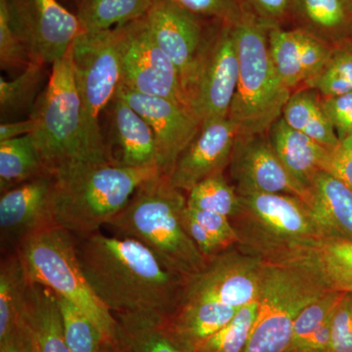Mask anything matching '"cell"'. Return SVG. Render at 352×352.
Instances as JSON below:
<instances>
[{
    "instance_id": "cell-2",
    "label": "cell",
    "mask_w": 352,
    "mask_h": 352,
    "mask_svg": "<svg viewBox=\"0 0 352 352\" xmlns=\"http://www.w3.org/2000/svg\"><path fill=\"white\" fill-rule=\"evenodd\" d=\"M186 204L184 192L159 175L143 183L107 226L116 235L142 243L170 270L187 280L201 272L208 259L182 226Z\"/></svg>"
},
{
    "instance_id": "cell-6",
    "label": "cell",
    "mask_w": 352,
    "mask_h": 352,
    "mask_svg": "<svg viewBox=\"0 0 352 352\" xmlns=\"http://www.w3.org/2000/svg\"><path fill=\"white\" fill-rule=\"evenodd\" d=\"M234 32L239 78L228 118L239 135L265 134L282 117L292 91L271 59L267 28L245 13Z\"/></svg>"
},
{
    "instance_id": "cell-43",
    "label": "cell",
    "mask_w": 352,
    "mask_h": 352,
    "mask_svg": "<svg viewBox=\"0 0 352 352\" xmlns=\"http://www.w3.org/2000/svg\"><path fill=\"white\" fill-rule=\"evenodd\" d=\"M321 103L340 140L352 126V91L321 97Z\"/></svg>"
},
{
    "instance_id": "cell-39",
    "label": "cell",
    "mask_w": 352,
    "mask_h": 352,
    "mask_svg": "<svg viewBox=\"0 0 352 352\" xmlns=\"http://www.w3.org/2000/svg\"><path fill=\"white\" fill-rule=\"evenodd\" d=\"M200 19L236 25L245 15L238 0H168Z\"/></svg>"
},
{
    "instance_id": "cell-5",
    "label": "cell",
    "mask_w": 352,
    "mask_h": 352,
    "mask_svg": "<svg viewBox=\"0 0 352 352\" xmlns=\"http://www.w3.org/2000/svg\"><path fill=\"white\" fill-rule=\"evenodd\" d=\"M157 166L87 164L55 175V223L75 236L98 232L117 217L136 190L159 175Z\"/></svg>"
},
{
    "instance_id": "cell-32",
    "label": "cell",
    "mask_w": 352,
    "mask_h": 352,
    "mask_svg": "<svg viewBox=\"0 0 352 352\" xmlns=\"http://www.w3.org/2000/svg\"><path fill=\"white\" fill-rule=\"evenodd\" d=\"M300 259L314 264L331 289L352 294V241L325 237Z\"/></svg>"
},
{
    "instance_id": "cell-49",
    "label": "cell",
    "mask_w": 352,
    "mask_h": 352,
    "mask_svg": "<svg viewBox=\"0 0 352 352\" xmlns=\"http://www.w3.org/2000/svg\"><path fill=\"white\" fill-rule=\"evenodd\" d=\"M340 147L344 149H352V126L340 140Z\"/></svg>"
},
{
    "instance_id": "cell-42",
    "label": "cell",
    "mask_w": 352,
    "mask_h": 352,
    "mask_svg": "<svg viewBox=\"0 0 352 352\" xmlns=\"http://www.w3.org/2000/svg\"><path fill=\"white\" fill-rule=\"evenodd\" d=\"M187 208L192 217L200 222L224 249L228 250L238 245L239 238L229 217L217 212H206L189 207Z\"/></svg>"
},
{
    "instance_id": "cell-25",
    "label": "cell",
    "mask_w": 352,
    "mask_h": 352,
    "mask_svg": "<svg viewBox=\"0 0 352 352\" xmlns=\"http://www.w3.org/2000/svg\"><path fill=\"white\" fill-rule=\"evenodd\" d=\"M309 207L328 237L352 241V191L326 170L315 175Z\"/></svg>"
},
{
    "instance_id": "cell-13",
    "label": "cell",
    "mask_w": 352,
    "mask_h": 352,
    "mask_svg": "<svg viewBox=\"0 0 352 352\" xmlns=\"http://www.w3.org/2000/svg\"><path fill=\"white\" fill-rule=\"evenodd\" d=\"M263 261L230 248L208 259L204 270L186 280L182 300L210 302L242 308L258 298Z\"/></svg>"
},
{
    "instance_id": "cell-26",
    "label": "cell",
    "mask_w": 352,
    "mask_h": 352,
    "mask_svg": "<svg viewBox=\"0 0 352 352\" xmlns=\"http://www.w3.org/2000/svg\"><path fill=\"white\" fill-rule=\"evenodd\" d=\"M118 352H189L168 329L166 318L153 314H115Z\"/></svg>"
},
{
    "instance_id": "cell-3",
    "label": "cell",
    "mask_w": 352,
    "mask_h": 352,
    "mask_svg": "<svg viewBox=\"0 0 352 352\" xmlns=\"http://www.w3.org/2000/svg\"><path fill=\"white\" fill-rule=\"evenodd\" d=\"M32 133L46 168L53 175L87 164H113L110 153L88 133L85 108L69 52L51 66V73L34 112Z\"/></svg>"
},
{
    "instance_id": "cell-9",
    "label": "cell",
    "mask_w": 352,
    "mask_h": 352,
    "mask_svg": "<svg viewBox=\"0 0 352 352\" xmlns=\"http://www.w3.org/2000/svg\"><path fill=\"white\" fill-rule=\"evenodd\" d=\"M76 85L85 108L92 141L108 150L99 119L122 85V57L117 28L97 32H82L69 50Z\"/></svg>"
},
{
    "instance_id": "cell-44",
    "label": "cell",
    "mask_w": 352,
    "mask_h": 352,
    "mask_svg": "<svg viewBox=\"0 0 352 352\" xmlns=\"http://www.w3.org/2000/svg\"><path fill=\"white\" fill-rule=\"evenodd\" d=\"M182 226L184 227L185 231L188 234L194 244L197 245L199 251L201 252L206 258L210 259L217 256V254H221L222 252L226 251L217 240L208 232L200 222L197 221L192 214H190L188 208L186 207L183 208L182 214Z\"/></svg>"
},
{
    "instance_id": "cell-19",
    "label": "cell",
    "mask_w": 352,
    "mask_h": 352,
    "mask_svg": "<svg viewBox=\"0 0 352 352\" xmlns=\"http://www.w3.org/2000/svg\"><path fill=\"white\" fill-rule=\"evenodd\" d=\"M268 44L278 75L292 92L307 87L321 73L333 48L296 28H271Z\"/></svg>"
},
{
    "instance_id": "cell-41",
    "label": "cell",
    "mask_w": 352,
    "mask_h": 352,
    "mask_svg": "<svg viewBox=\"0 0 352 352\" xmlns=\"http://www.w3.org/2000/svg\"><path fill=\"white\" fill-rule=\"evenodd\" d=\"M328 352H352V294L344 293L336 308Z\"/></svg>"
},
{
    "instance_id": "cell-31",
    "label": "cell",
    "mask_w": 352,
    "mask_h": 352,
    "mask_svg": "<svg viewBox=\"0 0 352 352\" xmlns=\"http://www.w3.org/2000/svg\"><path fill=\"white\" fill-rule=\"evenodd\" d=\"M46 67L34 62L12 80L0 78L1 122H12L22 113L32 115L44 90Z\"/></svg>"
},
{
    "instance_id": "cell-38",
    "label": "cell",
    "mask_w": 352,
    "mask_h": 352,
    "mask_svg": "<svg viewBox=\"0 0 352 352\" xmlns=\"http://www.w3.org/2000/svg\"><path fill=\"white\" fill-rule=\"evenodd\" d=\"M34 62L14 30L6 0H0V67L2 71L22 73Z\"/></svg>"
},
{
    "instance_id": "cell-21",
    "label": "cell",
    "mask_w": 352,
    "mask_h": 352,
    "mask_svg": "<svg viewBox=\"0 0 352 352\" xmlns=\"http://www.w3.org/2000/svg\"><path fill=\"white\" fill-rule=\"evenodd\" d=\"M266 134L289 175L305 188L310 190L315 175L325 168L331 150L292 129L282 117L270 126Z\"/></svg>"
},
{
    "instance_id": "cell-30",
    "label": "cell",
    "mask_w": 352,
    "mask_h": 352,
    "mask_svg": "<svg viewBox=\"0 0 352 352\" xmlns=\"http://www.w3.org/2000/svg\"><path fill=\"white\" fill-rule=\"evenodd\" d=\"M154 0H80L78 18L82 32L115 29L144 17Z\"/></svg>"
},
{
    "instance_id": "cell-14",
    "label": "cell",
    "mask_w": 352,
    "mask_h": 352,
    "mask_svg": "<svg viewBox=\"0 0 352 352\" xmlns=\"http://www.w3.org/2000/svg\"><path fill=\"white\" fill-rule=\"evenodd\" d=\"M231 178L239 195L286 194L309 206L311 191L302 186L285 168L273 150L267 134L239 135L229 163Z\"/></svg>"
},
{
    "instance_id": "cell-17",
    "label": "cell",
    "mask_w": 352,
    "mask_h": 352,
    "mask_svg": "<svg viewBox=\"0 0 352 352\" xmlns=\"http://www.w3.org/2000/svg\"><path fill=\"white\" fill-rule=\"evenodd\" d=\"M145 19L155 41L178 69L184 89L210 32L200 18L168 0H154Z\"/></svg>"
},
{
    "instance_id": "cell-27",
    "label": "cell",
    "mask_w": 352,
    "mask_h": 352,
    "mask_svg": "<svg viewBox=\"0 0 352 352\" xmlns=\"http://www.w3.org/2000/svg\"><path fill=\"white\" fill-rule=\"evenodd\" d=\"M282 118L292 129L327 149L339 147L340 139L322 106L320 95L311 88L302 87L292 92Z\"/></svg>"
},
{
    "instance_id": "cell-45",
    "label": "cell",
    "mask_w": 352,
    "mask_h": 352,
    "mask_svg": "<svg viewBox=\"0 0 352 352\" xmlns=\"http://www.w3.org/2000/svg\"><path fill=\"white\" fill-rule=\"evenodd\" d=\"M324 170L337 176L352 191V149L339 146L331 150Z\"/></svg>"
},
{
    "instance_id": "cell-10",
    "label": "cell",
    "mask_w": 352,
    "mask_h": 352,
    "mask_svg": "<svg viewBox=\"0 0 352 352\" xmlns=\"http://www.w3.org/2000/svg\"><path fill=\"white\" fill-rule=\"evenodd\" d=\"M239 78V58L234 25L219 24L210 32L185 85L189 110L200 122L228 118Z\"/></svg>"
},
{
    "instance_id": "cell-24",
    "label": "cell",
    "mask_w": 352,
    "mask_h": 352,
    "mask_svg": "<svg viewBox=\"0 0 352 352\" xmlns=\"http://www.w3.org/2000/svg\"><path fill=\"white\" fill-rule=\"evenodd\" d=\"M240 309L217 302L182 300L166 323L177 342L193 352L200 342L230 323Z\"/></svg>"
},
{
    "instance_id": "cell-16",
    "label": "cell",
    "mask_w": 352,
    "mask_h": 352,
    "mask_svg": "<svg viewBox=\"0 0 352 352\" xmlns=\"http://www.w3.org/2000/svg\"><path fill=\"white\" fill-rule=\"evenodd\" d=\"M117 94L151 127L160 175L170 177L178 157L198 133L200 122L189 109L171 99L138 94L122 85Z\"/></svg>"
},
{
    "instance_id": "cell-20",
    "label": "cell",
    "mask_w": 352,
    "mask_h": 352,
    "mask_svg": "<svg viewBox=\"0 0 352 352\" xmlns=\"http://www.w3.org/2000/svg\"><path fill=\"white\" fill-rule=\"evenodd\" d=\"M110 106L111 142L117 147L113 163L126 168L157 166L156 140L148 122L120 95Z\"/></svg>"
},
{
    "instance_id": "cell-12",
    "label": "cell",
    "mask_w": 352,
    "mask_h": 352,
    "mask_svg": "<svg viewBox=\"0 0 352 352\" xmlns=\"http://www.w3.org/2000/svg\"><path fill=\"white\" fill-rule=\"evenodd\" d=\"M14 30L32 61L52 66L82 32L78 16L58 0H6Z\"/></svg>"
},
{
    "instance_id": "cell-22",
    "label": "cell",
    "mask_w": 352,
    "mask_h": 352,
    "mask_svg": "<svg viewBox=\"0 0 352 352\" xmlns=\"http://www.w3.org/2000/svg\"><path fill=\"white\" fill-rule=\"evenodd\" d=\"M21 321L32 352H72L65 339L56 296L51 289L31 282Z\"/></svg>"
},
{
    "instance_id": "cell-18",
    "label": "cell",
    "mask_w": 352,
    "mask_h": 352,
    "mask_svg": "<svg viewBox=\"0 0 352 352\" xmlns=\"http://www.w3.org/2000/svg\"><path fill=\"white\" fill-rule=\"evenodd\" d=\"M237 135L229 118L201 124L168 178L171 186L187 193L210 176L223 173L230 163Z\"/></svg>"
},
{
    "instance_id": "cell-47",
    "label": "cell",
    "mask_w": 352,
    "mask_h": 352,
    "mask_svg": "<svg viewBox=\"0 0 352 352\" xmlns=\"http://www.w3.org/2000/svg\"><path fill=\"white\" fill-rule=\"evenodd\" d=\"M0 352H32L31 342L22 321L15 330L0 340Z\"/></svg>"
},
{
    "instance_id": "cell-7",
    "label": "cell",
    "mask_w": 352,
    "mask_h": 352,
    "mask_svg": "<svg viewBox=\"0 0 352 352\" xmlns=\"http://www.w3.org/2000/svg\"><path fill=\"white\" fill-rule=\"evenodd\" d=\"M330 291L320 271L305 259L263 261L258 317L244 352H288L296 317Z\"/></svg>"
},
{
    "instance_id": "cell-51",
    "label": "cell",
    "mask_w": 352,
    "mask_h": 352,
    "mask_svg": "<svg viewBox=\"0 0 352 352\" xmlns=\"http://www.w3.org/2000/svg\"><path fill=\"white\" fill-rule=\"evenodd\" d=\"M318 352H328V351H318Z\"/></svg>"
},
{
    "instance_id": "cell-52",
    "label": "cell",
    "mask_w": 352,
    "mask_h": 352,
    "mask_svg": "<svg viewBox=\"0 0 352 352\" xmlns=\"http://www.w3.org/2000/svg\"><path fill=\"white\" fill-rule=\"evenodd\" d=\"M349 1H351V3H352V0H349Z\"/></svg>"
},
{
    "instance_id": "cell-50",
    "label": "cell",
    "mask_w": 352,
    "mask_h": 352,
    "mask_svg": "<svg viewBox=\"0 0 352 352\" xmlns=\"http://www.w3.org/2000/svg\"><path fill=\"white\" fill-rule=\"evenodd\" d=\"M101 352H118L117 347H116L115 342H108L105 346L102 349Z\"/></svg>"
},
{
    "instance_id": "cell-29",
    "label": "cell",
    "mask_w": 352,
    "mask_h": 352,
    "mask_svg": "<svg viewBox=\"0 0 352 352\" xmlns=\"http://www.w3.org/2000/svg\"><path fill=\"white\" fill-rule=\"evenodd\" d=\"M30 284L18 252L4 254L0 263V340L19 324Z\"/></svg>"
},
{
    "instance_id": "cell-37",
    "label": "cell",
    "mask_w": 352,
    "mask_h": 352,
    "mask_svg": "<svg viewBox=\"0 0 352 352\" xmlns=\"http://www.w3.org/2000/svg\"><path fill=\"white\" fill-rule=\"evenodd\" d=\"M344 293L330 291L309 303L296 317L288 352H295L305 340L335 314Z\"/></svg>"
},
{
    "instance_id": "cell-33",
    "label": "cell",
    "mask_w": 352,
    "mask_h": 352,
    "mask_svg": "<svg viewBox=\"0 0 352 352\" xmlns=\"http://www.w3.org/2000/svg\"><path fill=\"white\" fill-rule=\"evenodd\" d=\"M55 296L61 314L65 339L72 352H101L111 340L80 308L66 298Z\"/></svg>"
},
{
    "instance_id": "cell-35",
    "label": "cell",
    "mask_w": 352,
    "mask_h": 352,
    "mask_svg": "<svg viewBox=\"0 0 352 352\" xmlns=\"http://www.w3.org/2000/svg\"><path fill=\"white\" fill-rule=\"evenodd\" d=\"M258 311V300L241 308L230 323L200 342L193 352H244Z\"/></svg>"
},
{
    "instance_id": "cell-4",
    "label": "cell",
    "mask_w": 352,
    "mask_h": 352,
    "mask_svg": "<svg viewBox=\"0 0 352 352\" xmlns=\"http://www.w3.org/2000/svg\"><path fill=\"white\" fill-rule=\"evenodd\" d=\"M230 220L239 238L236 247L264 263L303 258L328 237L309 206L286 194L241 195Z\"/></svg>"
},
{
    "instance_id": "cell-28",
    "label": "cell",
    "mask_w": 352,
    "mask_h": 352,
    "mask_svg": "<svg viewBox=\"0 0 352 352\" xmlns=\"http://www.w3.org/2000/svg\"><path fill=\"white\" fill-rule=\"evenodd\" d=\"M45 175L46 168L32 134L0 142V191Z\"/></svg>"
},
{
    "instance_id": "cell-36",
    "label": "cell",
    "mask_w": 352,
    "mask_h": 352,
    "mask_svg": "<svg viewBox=\"0 0 352 352\" xmlns=\"http://www.w3.org/2000/svg\"><path fill=\"white\" fill-rule=\"evenodd\" d=\"M307 87L324 98L352 91V39L333 48L327 64Z\"/></svg>"
},
{
    "instance_id": "cell-23",
    "label": "cell",
    "mask_w": 352,
    "mask_h": 352,
    "mask_svg": "<svg viewBox=\"0 0 352 352\" xmlns=\"http://www.w3.org/2000/svg\"><path fill=\"white\" fill-rule=\"evenodd\" d=\"M291 17L296 29L332 47L352 39L349 0H293Z\"/></svg>"
},
{
    "instance_id": "cell-48",
    "label": "cell",
    "mask_w": 352,
    "mask_h": 352,
    "mask_svg": "<svg viewBox=\"0 0 352 352\" xmlns=\"http://www.w3.org/2000/svg\"><path fill=\"white\" fill-rule=\"evenodd\" d=\"M36 129V120L32 117L25 120L1 122L0 124V142L34 133Z\"/></svg>"
},
{
    "instance_id": "cell-34",
    "label": "cell",
    "mask_w": 352,
    "mask_h": 352,
    "mask_svg": "<svg viewBox=\"0 0 352 352\" xmlns=\"http://www.w3.org/2000/svg\"><path fill=\"white\" fill-rule=\"evenodd\" d=\"M187 207L233 217L240 208V196L223 173L210 176L187 192Z\"/></svg>"
},
{
    "instance_id": "cell-46",
    "label": "cell",
    "mask_w": 352,
    "mask_h": 352,
    "mask_svg": "<svg viewBox=\"0 0 352 352\" xmlns=\"http://www.w3.org/2000/svg\"><path fill=\"white\" fill-rule=\"evenodd\" d=\"M333 316L315 330L295 352L329 351L332 336Z\"/></svg>"
},
{
    "instance_id": "cell-11",
    "label": "cell",
    "mask_w": 352,
    "mask_h": 352,
    "mask_svg": "<svg viewBox=\"0 0 352 352\" xmlns=\"http://www.w3.org/2000/svg\"><path fill=\"white\" fill-rule=\"evenodd\" d=\"M117 29L122 85L138 94L171 99L189 109L178 69L155 41L145 16Z\"/></svg>"
},
{
    "instance_id": "cell-8",
    "label": "cell",
    "mask_w": 352,
    "mask_h": 352,
    "mask_svg": "<svg viewBox=\"0 0 352 352\" xmlns=\"http://www.w3.org/2000/svg\"><path fill=\"white\" fill-rule=\"evenodd\" d=\"M17 252L32 283L74 303L115 342L117 320L90 288L78 261L73 233L51 227L24 241Z\"/></svg>"
},
{
    "instance_id": "cell-40",
    "label": "cell",
    "mask_w": 352,
    "mask_h": 352,
    "mask_svg": "<svg viewBox=\"0 0 352 352\" xmlns=\"http://www.w3.org/2000/svg\"><path fill=\"white\" fill-rule=\"evenodd\" d=\"M244 13L267 28L281 27L291 16L293 0H238Z\"/></svg>"
},
{
    "instance_id": "cell-15",
    "label": "cell",
    "mask_w": 352,
    "mask_h": 352,
    "mask_svg": "<svg viewBox=\"0 0 352 352\" xmlns=\"http://www.w3.org/2000/svg\"><path fill=\"white\" fill-rule=\"evenodd\" d=\"M55 176L45 175L7 190L0 197L2 254L17 252L21 244L57 226L53 212Z\"/></svg>"
},
{
    "instance_id": "cell-1",
    "label": "cell",
    "mask_w": 352,
    "mask_h": 352,
    "mask_svg": "<svg viewBox=\"0 0 352 352\" xmlns=\"http://www.w3.org/2000/svg\"><path fill=\"white\" fill-rule=\"evenodd\" d=\"M78 261L90 288L115 314L168 318L186 279L173 272L138 240L95 232L76 236Z\"/></svg>"
}]
</instances>
